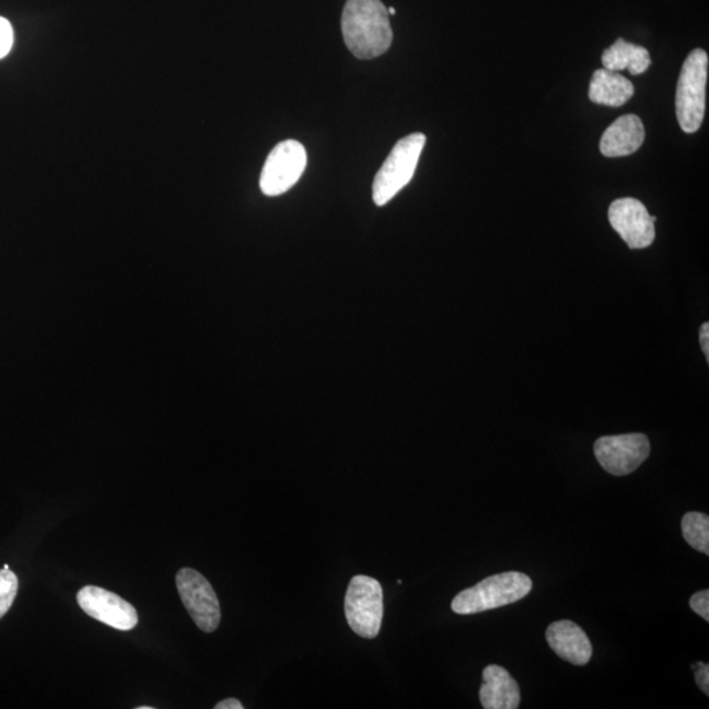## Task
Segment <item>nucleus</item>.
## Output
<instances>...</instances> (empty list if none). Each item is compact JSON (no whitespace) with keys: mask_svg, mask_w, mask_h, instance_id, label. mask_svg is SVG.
<instances>
[{"mask_svg":"<svg viewBox=\"0 0 709 709\" xmlns=\"http://www.w3.org/2000/svg\"><path fill=\"white\" fill-rule=\"evenodd\" d=\"M341 32L347 48L359 59L384 55L393 42L390 12L381 0H347Z\"/></svg>","mask_w":709,"mask_h":709,"instance_id":"nucleus-1","label":"nucleus"},{"mask_svg":"<svg viewBox=\"0 0 709 709\" xmlns=\"http://www.w3.org/2000/svg\"><path fill=\"white\" fill-rule=\"evenodd\" d=\"M531 590L532 581L528 576L508 571L485 578L476 586L462 591L452 601L451 607L453 613L458 615L485 613L519 602L527 596Z\"/></svg>","mask_w":709,"mask_h":709,"instance_id":"nucleus-2","label":"nucleus"},{"mask_svg":"<svg viewBox=\"0 0 709 709\" xmlns=\"http://www.w3.org/2000/svg\"><path fill=\"white\" fill-rule=\"evenodd\" d=\"M708 62L707 53L695 49L682 66L676 85L675 111L679 127L686 133L698 131L705 118Z\"/></svg>","mask_w":709,"mask_h":709,"instance_id":"nucleus-3","label":"nucleus"},{"mask_svg":"<svg viewBox=\"0 0 709 709\" xmlns=\"http://www.w3.org/2000/svg\"><path fill=\"white\" fill-rule=\"evenodd\" d=\"M426 136L412 133L399 140L374 176L372 197L379 207L385 206L400 189L407 186L416 173Z\"/></svg>","mask_w":709,"mask_h":709,"instance_id":"nucleus-4","label":"nucleus"},{"mask_svg":"<svg viewBox=\"0 0 709 709\" xmlns=\"http://www.w3.org/2000/svg\"><path fill=\"white\" fill-rule=\"evenodd\" d=\"M345 611L348 626L363 639H376L384 616L383 588L368 576L353 577L348 584Z\"/></svg>","mask_w":709,"mask_h":709,"instance_id":"nucleus-5","label":"nucleus"},{"mask_svg":"<svg viewBox=\"0 0 709 709\" xmlns=\"http://www.w3.org/2000/svg\"><path fill=\"white\" fill-rule=\"evenodd\" d=\"M176 588L184 607L204 632H214L220 626L221 609L212 584L199 571L183 568L176 574Z\"/></svg>","mask_w":709,"mask_h":709,"instance_id":"nucleus-6","label":"nucleus"},{"mask_svg":"<svg viewBox=\"0 0 709 709\" xmlns=\"http://www.w3.org/2000/svg\"><path fill=\"white\" fill-rule=\"evenodd\" d=\"M306 163V150L299 141L287 140L276 144L261 170V193L266 196L288 193L304 174Z\"/></svg>","mask_w":709,"mask_h":709,"instance_id":"nucleus-7","label":"nucleus"},{"mask_svg":"<svg viewBox=\"0 0 709 709\" xmlns=\"http://www.w3.org/2000/svg\"><path fill=\"white\" fill-rule=\"evenodd\" d=\"M594 453L603 469L613 476H627L646 462L650 443L643 433L603 437L596 440Z\"/></svg>","mask_w":709,"mask_h":709,"instance_id":"nucleus-8","label":"nucleus"},{"mask_svg":"<svg viewBox=\"0 0 709 709\" xmlns=\"http://www.w3.org/2000/svg\"><path fill=\"white\" fill-rule=\"evenodd\" d=\"M608 220L611 226L629 248H646L654 242L655 230L652 216L641 201L632 197H624L611 204Z\"/></svg>","mask_w":709,"mask_h":709,"instance_id":"nucleus-9","label":"nucleus"},{"mask_svg":"<svg viewBox=\"0 0 709 709\" xmlns=\"http://www.w3.org/2000/svg\"><path fill=\"white\" fill-rule=\"evenodd\" d=\"M77 602L85 614L107 626L124 630H131L137 626V611L130 603L111 591L85 586L79 591Z\"/></svg>","mask_w":709,"mask_h":709,"instance_id":"nucleus-10","label":"nucleus"},{"mask_svg":"<svg viewBox=\"0 0 709 709\" xmlns=\"http://www.w3.org/2000/svg\"><path fill=\"white\" fill-rule=\"evenodd\" d=\"M545 637H547L550 649L560 659L573 663V665H586L593 655V647H591L586 632L573 621L551 623Z\"/></svg>","mask_w":709,"mask_h":709,"instance_id":"nucleus-11","label":"nucleus"},{"mask_svg":"<svg viewBox=\"0 0 709 709\" xmlns=\"http://www.w3.org/2000/svg\"><path fill=\"white\" fill-rule=\"evenodd\" d=\"M479 700L485 709H516L521 705V689L518 682L502 666L484 669Z\"/></svg>","mask_w":709,"mask_h":709,"instance_id":"nucleus-12","label":"nucleus"},{"mask_svg":"<svg viewBox=\"0 0 709 709\" xmlns=\"http://www.w3.org/2000/svg\"><path fill=\"white\" fill-rule=\"evenodd\" d=\"M646 140V128L636 115H624L609 125L601 140L604 156L617 158L636 153Z\"/></svg>","mask_w":709,"mask_h":709,"instance_id":"nucleus-13","label":"nucleus"},{"mask_svg":"<svg viewBox=\"0 0 709 709\" xmlns=\"http://www.w3.org/2000/svg\"><path fill=\"white\" fill-rule=\"evenodd\" d=\"M635 94L632 82L619 74V71L596 70L591 78L589 97L595 104L607 107H621Z\"/></svg>","mask_w":709,"mask_h":709,"instance_id":"nucleus-14","label":"nucleus"},{"mask_svg":"<svg viewBox=\"0 0 709 709\" xmlns=\"http://www.w3.org/2000/svg\"><path fill=\"white\" fill-rule=\"evenodd\" d=\"M602 63L611 71L628 70L632 75H641L652 65V58L643 46L619 38L603 51Z\"/></svg>","mask_w":709,"mask_h":709,"instance_id":"nucleus-15","label":"nucleus"},{"mask_svg":"<svg viewBox=\"0 0 709 709\" xmlns=\"http://www.w3.org/2000/svg\"><path fill=\"white\" fill-rule=\"evenodd\" d=\"M682 534L689 547L709 556V518L702 512H687L682 519Z\"/></svg>","mask_w":709,"mask_h":709,"instance_id":"nucleus-16","label":"nucleus"},{"mask_svg":"<svg viewBox=\"0 0 709 709\" xmlns=\"http://www.w3.org/2000/svg\"><path fill=\"white\" fill-rule=\"evenodd\" d=\"M19 581L10 569L0 570V619L9 613L18 595Z\"/></svg>","mask_w":709,"mask_h":709,"instance_id":"nucleus-17","label":"nucleus"},{"mask_svg":"<svg viewBox=\"0 0 709 709\" xmlns=\"http://www.w3.org/2000/svg\"><path fill=\"white\" fill-rule=\"evenodd\" d=\"M13 30L9 20L0 16V59L4 58L12 49Z\"/></svg>","mask_w":709,"mask_h":709,"instance_id":"nucleus-18","label":"nucleus"},{"mask_svg":"<svg viewBox=\"0 0 709 709\" xmlns=\"http://www.w3.org/2000/svg\"><path fill=\"white\" fill-rule=\"evenodd\" d=\"M689 607L702 619L709 621V590H701L689 600Z\"/></svg>","mask_w":709,"mask_h":709,"instance_id":"nucleus-19","label":"nucleus"},{"mask_svg":"<svg viewBox=\"0 0 709 709\" xmlns=\"http://www.w3.org/2000/svg\"><path fill=\"white\" fill-rule=\"evenodd\" d=\"M695 670L696 683H698L699 688L707 696L709 695V665L705 662H699L698 665H693Z\"/></svg>","mask_w":709,"mask_h":709,"instance_id":"nucleus-20","label":"nucleus"},{"mask_svg":"<svg viewBox=\"0 0 709 709\" xmlns=\"http://www.w3.org/2000/svg\"><path fill=\"white\" fill-rule=\"evenodd\" d=\"M700 345L701 351L705 352L707 360H709V325L708 322L700 327Z\"/></svg>","mask_w":709,"mask_h":709,"instance_id":"nucleus-21","label":"nucleus"},{"mask_svg":"<svg viewBox=\"0 0 709 709\" xmlns=\"http://www.w3.org/2000/svg\"><path fill=\"white\" fill-rule=\"evenodd\" d=\"M216 709H243L242 702L240 700L230 698L217 702L214 706Z\"/></svg>","mask_w":709,"mask_h":709,"instance_id":"nucleus-22","label":"nucleus"},{"mask_svg":"<svg viewBox=\"0 0 709 709\" xmlns=\"http://www.w3.org/2000/svg\"><path fill=\"white\" fill-rule=\"evenodd\" d=\"M387 12H390L391 15H394V13H396V10H394L393 7H391V9H387Z\"/></svg>","mask_w":709,"mask_h":709,"instance_id":"nucleus-23","label":"nucleus"},{"mask_svg":"<svg viewBox=\"0 0 709 709\" xmlns=\"http://www.w3.org/2000/svg\"><path fill=\"white\" fill-rule=\"evenodd\" d=\"M137 709H154V708L153 707L142 706V707H137Z\"/></svg>","mask_w":709,"mask_h":709,"instance_id":"nucleus-24","label":"nucleus"}]
</instances>
